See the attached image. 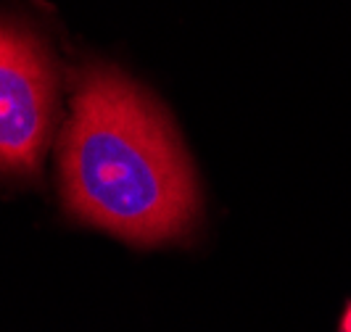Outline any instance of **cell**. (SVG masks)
<instances>
[{"label": "cell", "instance_id": "1", "mask_svg": "<svg viewBox=\"0 0 351 332\" xmlns=\"http://www.w3.org/2000/svg\"><path fill=\"white\" fill-rule=\"evenodd\" d=\"M58 172L71 214L130 243L175 240L198 214L193 166L167 114L117 69L80 77Z\"/></svg>", "mask_w": 351, "mask_h": 332}, {"label": "cell", "instance_id": "3", "mask_svg": "<svg viewBox=\"0 0 351 332\" xmlns=\"http://www.w3.org/2000/svg\"><path fill=\"white\" fill-rule=\"evenodd\" d=\"M341 332H351V303L349 309L343 311V319H341Z\"/></svg>", "mask_w": 351, "mask_h": 332}, {"label": "cell", "instance_id": "2", "mask_svg": "<svg viewBox=\"0 0 351 332\" xmlns=\"http://www.w3.org/2000/svg\"><path fill=\"white\" fill-rule=\"evenodd\" d=\"M56 74L35 35L0 21V172L35 175L48 151Z\"/></svg>", "mask_w": 351, "mask_h": 332}]
</instances>
